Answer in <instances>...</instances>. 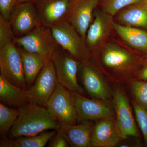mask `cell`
Instances as JSON below:
<instances>
[{
	"label": "cell",
	"mask_w": 147,
	"mask_h": 147,
	"mask_svg": "<svg viewBox=\"0 0 147 147\" xmlns=\"http://www.w3.org/2000/svg\"><path fill=\"white\" fill-rule=\"evenodd\" d=\"M136 121L142 131L145 144L147 146V110L136 101L133 104Z\"/></svg>",
	"instance_id": "27"
},
{
	"label": "cell",
	"mask_w": 147,
	"mask_h": 147,
	"mask_svg": "<svg viewBox=\"0 0 147 147\" xmlns=\"http://www.w3.org/2000/svg\"><path fill=\"white\" fill-rule=\"evenodd\" d=\"M57 130L43 131L37 135L21 137L1 140V147H43L57 133Z\"/></svg>",
	"instance_id": "22"
},
{
	"label": "cell",
	"mask_w": 147,
	"mask_h": 147,
	"mask_svg": "<svg viewBox=\"0 0 147 147\" xmlns=\"http://www.w3.org/2000/svg\"><path fill=\"white\" fill-rule=\"evenodd\" d=\"M120 138L112 118L99 120L93 127L92 147H113L118 143Z\"/></svg>",
	"instance_id": "16"
},
{
	"label": "cell",
	"mask_w": 147,
	"mask_h": 147,
	"mask_svg": "<svg viewBox=\"0 0 147 147\" xmlns=\"http://www.w3.org/2000/svg\"><path fill=\"white\" fill-rule=\"evenodd\" d=\"M88 60L82 61L79 65L84 88L92 96L102 100L107 99L109 93L106 84L97 69Z\"/></svg>",
	"instance_id": "15"
},
{
	"label": "cell",
	"mask_w": 147,
	"mask_h": 147,
	"mask_svg": "<svg viewBox=\"0 0 147 147\" xmlns=\"http://www.w3.org/2000/svg\"><path fill=\"white\" fill-rule=\"evenodd\" d=\"M102 60L104 65L110 69L126 71L136 64L135 55L115 43H109L102 47Z\"/></svg>",
	"instance_id": "14"
},
{
	"label": "cell",
	"mask_w": 147,
	"mask_h": 147,
	"mask_svg": "<svg viewBox=\"0 0 147 147\" xmlns=\"http://www.w3.org/2000/svg\"><path fill=\"white\" fill-rule=\"evenodd\" d=\"M0 99L7 105L18 108L30 102L26 90L22 89L11 84L1 74Z\"/></svg>",
	"instance_id": "20"
},
{
	"label": "cell",
	"mask_w": 147,
	"mask_h": 147,
	"mask_svg": "<svg viewBox=\"0 0 147 147\" xmlns=\"http://www.w3.org/2000/svg\"><path fill=\"white\" fill-rule=\"evenodd\" d=\"M100 0H72L67 21L76 29L85 41L93 14Z\"/></svg>",
	"instance_id": "12"
},
{
	"label": "cell",
	"mask_w": 147,
	"mask_h": 147,
	"mask_svg": "<svg viewBox=\"0 0 147 147\" xmlns=\"http://www.w3.org/2000/svg\"><path fill=\"white\" fill-rule=\"evenodd\" d=\"M36 1V0H17V5L21 3L28 2L34 3Z\"/></svg>",
	"instance_id": "31"
},
{
	"label": "cell",
	"mask_w": 147,
	"mask_h": 147,
	"mask_svg": "<svg viewBox=\"0 0 147 147\" xmlns=\"http://www.w3.org/2000/svg\"><path fill=\"white\" fill-rule=\"evenodd\" d=\"M113 29L127 44L147 54V32L135 27L127 26L113 21Z\"/></svg>",
	"instance_id": "19"
},
{
	"label": "cell",
	"mask_w": 147,
	"mask_h": 147,
	"mask_svg": "<svg viewBox=\"0 0 147 147\" xmlns=\"http://www.w3.org/2000/svg\"><path fill=\"white\" fill-rule=\"evenodd\" d=\"M137 75L139 80L147 81V56L143 61L142 67L138 71Z\"/></svg>",
	"instance_id": "30"
},
{
	"label": "cell",
	"mask_w": 147,
	"mask_h": 147,
	"mask_svg": "<svg viewBox=\"0 0 147 147\" xmlns=\"http://www.w3.org/2000/svg\"><path fill=\"white\" fill-rule=\"evenodd\" d=\"M14 37L9 21L0 16V48L14 42Z\"/></svg>",
	"instance_id": "26"
},
{
	"label": "cell",
	"mask_w": 147,
	"mask_h": 147,
	"mask_svg": "<svg viewBox=\"0 0 147 147\" xmlns=\"http://www.w3.org/2000/svg\"><path fill=\"white\" fill-rule=\"evenodd\" d=\"M131 88L135 101L147 110V81H135Z\"/></svg>",
	"instance_id": "25"
},
{
	"label": "cell",
	"mask_w": 147,
	"mask_h": 147,
	"mask_svg": "<svg viewBox=\"0 0 147 147\" xmlns=\"http://www.w3.org/2000/svg\"><path fill=\"white\" fill-rule=\"evenodd\" d=\"M72 0H36L35 5L41 25L51 28L67 21Z\"/></svg>",
	"instance_id": "10"
},
{
	"label": "cell",
	"mask_w": 147,
	"mask_h": 147,
	"mask_svg": "<svg viewBox=\"0 0 147 147\" xmlns=\"http://www.w3.org/2000/svg\"><path fill=\"white\" fill-rule=\"evenodd\" d=\"M1 74L16 86L25 90L26 83L19 47L14 42L0 48Z\"/></svg>",
	"instance_id": "4"
},
{
	"label": "cell",
	"mask_w": 147,
	"mask_h": 147,
	"mask_svg": "<svg viewBox=\"0 0 147 147\" xmlns=\"http://www.w3.org/2000/svg\"><path fill=\"white\" fill-rule=\"evenodd\" d=\"M18 47L22 57L26 83L28 86H31L47 61L37 53L27 52L22 47Z\"/></svg>",
	"instance_id": "21"
},
{
	"label": "cell",
	"mask_w": 147,
	"mask_h": 147,
	"mask_svg": "<svg viewBox=\"0 0 147 147\" xmlns=\"http://www.w3.org/2000/svg\"><path fill=\"white\" fill-rule=\"evenodd\" d=\"M121 147H128V146H127V145H122V146H121Z\"/></svg>",
	"instance_id": "32"
},
{
	"label": "cell",
	"mask_w": 147,
	"mask_h": 147,
	"mask_svg": "<svg viewBox=\"0 0 147 147\" xmlns=\"http://www.w3.org/2000/svg\"><path fill=\"white\" fill-rule=\"evenodd\" d=\"M20 114L19 110L7 107L2 103L0 104V133L5 136L16 122Z\"/></svg>",
	"instance_id": "23"
},
{
	"label": "cell",
	"mask_w": 147,
	"mask_h": 147,
	"mask_svg": "<svg viewBox=\"0 0 147 147\" xmlns=\"http://www.w3.org/2000/svg\"><path fill=\"white\" fill-rule=\"evenodd\" d=\"M118 21L127 26L147 28V0L131 5L119 12Z\"/></svg>",
	"instance_id": "18"
},
{
	"label": "cell",
	"mask_w": 147,
	"mask_h": 147,
	"mask_svg": "<svg viewBox=\"0 0 147 147\" xmlns=\"http://www.w3.org/2000/svg\"><path fill=\"white\" fill-rule=\"evenodd\" d=\"M69 143L65 137L59 130L57 133L49 141L48 147H69Z\"/></svg>",
	"instance_id": "29"
},
{
	"label": "cell",
	"mask_w": 147,
	"mask_h": 147,
	"mask_svg": "<svg viewBox=\"0 0 147 147\" xmlns=\"http://www.w3.org/2000/svg\"><path fill=\"white\" fill-rule=\"evenodd\" d=\"M46 107L50 115L60 123L76 124L78 117L71 92L59 83Z\"/></svg>",
	"instance_id": "5"
},
{
	"label": "cell",
	"mask_w": 147,
	"mask_h": 147,
	"mask_svg": "<svg viewBox=\"0 0 147 147\" xmlns=\"http://www.w3.org/2000/svg\"><path fill=\"white\" fill-rule=\"evenodd\" d=\"M113 102L116 112V125L120 138L126 139L129 136L139 137L132 110L123 90L118 88L115 90Z\"/></svg>",
	"instance_id": "8"
},
{
	"label": "cell",
	"mask_w": 147,
	"mask_h": 147,
	"mask_svg": "<svg viewBox=\"0 0 147 147\" xmlns=\"http://www.w3.org/2000/svg\"><path fill=\"white\" fill-rule=\"evenodd\" d=\"M94 18L86 34L85 42L90 50H97L105 42L113 29V16L96 9Z\"/></svg>",
	"instance_id": "13"
},
{
	"label": "cell",
	"mask_w": 147,
	"mask_h": 147,
	"mask_svg": "<svg viewBox=\"0 0 147 147\" xmlns=\"http://www.w3.org/2000/svg\"><path fill=\"white\" fill-rule=\"evenodd\" d=\"M142 0H100L98 5L102 11L113 16L127 7Z\"/></svg>",
	"instance_id": "24"
},
{
	"label": "cell",
	"mask_w": 147,
	"mask_h": 147,
	"mask_svg": "<svg viewBox=\"0 0 147 147\" xmlns=\"http://www.w3.org/2000/svg\"><path fill=\"white\" fill-rule=\"evenodd\" d=\"M20 114L9 131L11 138L37 135L48 130L58 131L61 123L48 112L47 108L30 102L18 108Z\"/></svg>",
	"instance_id": "1"
},
{
	"label": "cell",
	"mask_w": 147,
	"mask_h": 147,
	"mask_svg": "<svg viewBox=\"0 0 147 147\" xmlns=\"http://www.w3.org/2000/svg\"><path fill=\"white\" fill-rule=\"evenodd\" d=\"M52 61L55 66L58 83L70 92L83 93L84 90L77 81L80 65L77 60L65 50L60 48Z\"/></svg>",
	"instance_id": "6"
},
{
	"label": "cell",
	"mask_w": 147,
	"mask_h": 147,
	"mask_svg": "<svg viewBox=\"0 0 147 147\" xmlns=\"http://www.w3.org/2000/svg\"><path fill=\"white\" fill-rule=\"evenodd\" d=\"M9 24L14 34L22 36L41 25L36 6L28 2L17 5L11 14Z\"/></svg>",
	"instance_id": "9"
},
{
	"label": "cell",
	"mask_w": 147,
	"mask_h": 147,
	"mask_svg": "<svg viewBox=\"0 0 147 147\" xmlns=\"http://www.w3.org/2000/svg\"><path fill=\"white\" fill-rule=\"evenodd\" d=\"M57 84L53 62L47 61L37 76L34 84L26 90L30 102L46 106Z\"/></svg>",
	"instance_id": "7"
},
{
	"label": "cell",
	"mask_w": 147,
	"mask_h": 147,
	"mask_svg": "<svg viewBox=\"0 0 147 147\" xmlns=\"http://www.w3.org/2000/svg\"><path fill=\"white\" fill-rule=\"evenodd\" d=\"M17 5V0H0V16L9 20L13 9Z\"/></svg>",
	"instance_id": "28"
},
{
	"label": "cell",
	"mask_w": 147,
	"mask_h": 147,
	"mask_svg": "<svg viewBox=\"0 0 147 147\" xmlns=\"http://www.w3.org/2000/svg\"><path fill=\"white\" fill-rule=\"evenodd\" d=\"M75 105L78 119L82 121L112 118L110 107L99 100L89 99L75 92H70Z\"/></svg>",
	"instance_id": "11"
},
{
	"label": "cell",
	"mask_w": 147,
	"mask_h": 147,
	"mask_svg": "<svg viewBox=\"0 0 147 147\" xmlns=\"http://www.w3.org/2000/svg\"><path fill=\"white\" fill-rule=\"evenodd\" d=\"M60 123V128L58 130L65 137L71 146L92 147L93 127L89 121H83L78 125Z\"/></svg>",
	"instance_id": "17"
},
{
	"label": "cell",
	"mask_w": 147,
	"mask_h": 147,
	"mask_svg": "<svg viewBox=\"0 0 147 147\" xmlns=\"http://www.w3.org/2000/svg\"><path fill=\"white\" fill-rule=\"evenodd\" d=\"M50 28L54 38L62 49L81 61L88 59L89 49L69 22L65 21Z\"/></svg>",
	"instance_id": "3"
},
{
	"label": "cell",
	"mask_w": 147,
	"mask_h": 147,
	"mask_svg": "<svg viewBox=\"0 0 147 147\" xmlns=\"http://www.w3.org/2000/svg\"><path fill=\"white\" fill-rule=\"evenodd\" d=\"M14 42L27 52L37 53L47 61H52L60 48L51 28L43 25L23 36L15 37Z\"/></svg>",
	"instance_id": "2"
}]
</instances>
